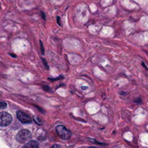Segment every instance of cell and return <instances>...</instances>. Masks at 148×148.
<instances>
[{
  "label": "cell",
  "instance_id": "cell-1",
  "mask_svg": "<svg viewBox=\"0 0 148 148\" xmlns=\"http://www.w3.org/2000/svg\"><path fill=\"white\" fill-rule=\"evenodd\" d=\"M56 132L58 136L64 140L68 139L72 135V132L70 130L67 129L65 126L62 125H58L56 128Z\"/></svg>",
  "mask_w": 148,
  "mask_h": 148
},
{
  "label": "cell",
  "instance_id": "cell-2",
  "mask_svg": "<svg viewBox=\"0 0 148 148\" xmlns=\"http://www.w3.org/2000/svg\"><path fill=\"white\" fill-rule=\"evenodd\" d=\"M31 138V133L27 130H21L16 135V140L20 143H25Z\"/></svg>",
  "mask_w": 148,
  "mask_h": 148
},
{
  "label": "cell",
  "instance_id": "cell-3",
  "mask_svg": "<svg viewBox=\"0 0 148 148\" xmlns=\"http://www.w3.org/2000/svg\"><path fill=\"white\" fill-rule=\"evenodd\" d=\"M12 120V116L9 113L5 112H0V126H8L10 124Z\"/></svg>",
  "mask_w": 148,
  "mask_h": 148
},
{
  "label": "cell",
  "instance_id": "cell-4",
  "mask_svg": "<svg viewBox=\"0 0 148 148\" xmlns=\"http://www.w3.org/2000/svg\"><path fill=\"white\" fill-rule=\"evenodd\" d=\"M17 117L19 121L22 123L27 124L32 123V119H31V117L28 114L21 111L17 112Z\"/></svg>",
  "mask_w": 148,
  "mask_h": 148
},
{
  "label": "cell",
  "instance_id": "cell-5",
  "mask_svg": "<svg viewBox=\"0 0 148 148\" xmlns=\"http://www.w3.org/2000/svg\"><path fill=\"white\" fill-rule=\"evenodd\" d=\"M38 143L35 140H30L28 143H27L23 148H38Z\"/></svg>",
  "mask_w": 148,
  "mask_h": 148
},
{
  "label": "cell",
  "instance_id": "cell-6",
  "mask_svg": "<svg viewBox=\"0 0 148 148\" xmlns=\"http://www.w3.org/2000/svg\"><path fill=\"white\" fill-rule=\"evenodd\" d=\"M34 120L35 122L37 124H38V125H40L42 124V121L40 119H39L38 117H34Z\"/></svg>",
  "mask_w": 148,
  "mask_h": 148
},
{
  "label": "cell",
  "instance_id": "cell-7",
  "mask_svg": "<svg viewBox=\"0 0 148 148\" xmlns=\"http://www.w3.org/2000/svg\"><path fill=\"white\" fill-rule=\"evenodd\" d=\"M7 106V103L5 102H0V109H3Z\"/></svg>",
  "mask_w": 148,
  "mask_h": 148
},
{
  "label": "cell",
  "instance_id": "cell-8",
  "mask_svg": "<svg viewBox=\"0 0 148 148\" xmlns=\"http://www.w3.org/2000/svg\"><path fill=\"white\" fill-rule=\"evenodd\" d=\"M63 78H64V77H63L62 76H58V77H56V78H54V79H50V78H49V79L50 80H51V81H55V80L62 79H63Z\"/></svg>",
  "mask_w": 148,
  "mask_h": 148
},
{
  "label": "cell",
  "instance_id": "cell-9",
  "mask_svg": "<svg viewBox=\"0 0 148 148\" xmlns=\"http://www.w3.org/2000/svg\"><path fill=\"white\" fill-rule=\"evenodd\" d=\"M51 148H61V147H60V145H57V144H55V145H54L51 147Z\"/></svg>",
  "mask_w": 148,
  "mask_h": 148
},
{
  "label": "cell",
  "instance_id": "cell-10",
  "mask_svg": "<svg viewBox=\"0 0 148 148\" xmlns=\"http://www.w3.org/2000/svg\"><path fill=\"white\" fill-rule=\"evenodd\" d=\"M142 101V99L140 98H138V99H136V100L134 101L135 102H136V103H140Z\"/></svg>",
  "mask_w": 148,
  "mask_h": 148
},
{
  "label": "cell",
  "instance_id": "cell-11",
  "mask_svg": "<svg viewBox=\"0 0 148 148\" xmlns=\"http://www.w3.org/2000/svg\"><path fill=\"white\" fill-rule=\"evenodd\" d=\"M40 46H41V52L42 54L44 53V49H43V45L42 43V42H40Z\"/></svg>",
  "mask_w": 148,
  "mask_h": 148
},
{
  "label": "cell",
  "instance_id": "cell-12",
  "mask_svg": "<svg viewBox=\"0 0 148 148\" xmlns=\"http://www.w3.org/2000/svg\"><path fill=\"white\" fill-rule=\"evenodd\" d=\"M57 18V23H58V24H59V25H61L60 21V17H58V16Z\"/></svg>",
  "mask_w": 148,
  "mask_h": 148
},
{
  "label": "cell",
  "instance_id": "cell-13",
  "mask_svg": "<svg viewBox=\"0 0 148 148\" xmlns=\"http://www.w3.org/2000/svg\"><path fill=\"white\" fill-rule=\"evenodd\" d=\"M142 66H143L145 69H146V70H148L147 67L146 66V65H145V64H144V62H142Z\"/></svg>",
  "mask_w": 148,
  "mask_h": 148
},
{
  "label": "cell",
  "instance_id": "cell-14",
  "mask_svg": "<svg viewBox=\"0 0 148 148\" xmlns=\"http://www.w3.org/2000/svg\"><path fill=\"white\" fill-rule=\"evenodd\" d=\"M43 62L45 63V66H47V69H49V68L48 65H47V62H45V60H44V59H43Z\"/></svg>",
  "mask_w": 148,
  "mask_h": 148
},
{
  "label": "cell",
  "instance_id": "cell-15",
  "mask_svg": "<svg viewBox=\"0 0 148 148\" xmlns=\"http://www.w3.org/2000/svg\"><path fill=\"white\" fill-rule=\"evenodd\" d=\"M42 17H43V19H45V14H44V13H43V12L42 13Z\"/></svg>",
  "mask_w": 148,
  "mask_h": 148
},
{
  "label": "cell",
  "instance_id": "cell-16",
  "mask_svg": "<svg viewBox=\"0 0 148 148\" xmlns=\"http://www.w3.org/2000/svg\"><path fill=\"white\" fill-rule=\"evenodd\" d=\"M88 148H97V147H90Z\"/></svg>",
  "mask_w": 148,
  "mask_h": 148
},
{
  "label": "cell",
  "instance_id": "cell-17",
  "mask_svg": "<svg viewBox=\"0 0 148 148\" xmlns=\"http://www.w3.org/2000/svg\"></svg>",
  "mask_w": 148,
  "mask_h": 148
}]
</instances>
